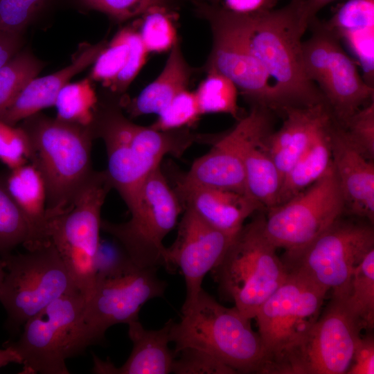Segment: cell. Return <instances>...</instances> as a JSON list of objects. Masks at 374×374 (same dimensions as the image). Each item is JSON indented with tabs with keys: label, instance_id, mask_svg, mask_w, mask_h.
<instances>
[{
	"label": "cell",
	"instance_id": "1",
	"mask_svg": "<svg viewBox=\"0 0 374 374\" xmlns=\"http://www.w3.org/2000/svg\"><path fill=\"white\" fill-rule=\"evenodd\" d=\"M304 0H290L283 7L253 12L250 47L273 83L278 112L288 107L325 103L317 85L306 76L301 20Z\"/></svg>",
	"mask_w": 374,
	"mask_h": 374
},
{
	"label": "cell",
	"instance_id": "2",
	"mask_svg": "<svg viewBox=\"0 0 374 374\" xmlns=\"http://www.w3.org/2000/svg\"><path fill=\"white\" fill-rule=\"evenodd\" d=\"M32 147L30 163L40 172L46 189L48 219L67 209L93 170L91 127L39 112L21 121Z\"/></svg>",
	"mask_w": 374,
	"mask_h": 374
},
{
	"label": "cell",
	"instance_id": "3",
	"mask_svg": "<svg viewBox=\"0 0 374 374\" xmlns=\"http://www.w3.org/2000/svg\"><path fill=\"white\" fill-rule=\"evenodd\" d=\"M176 355L186 348L203 350L236 373H260L264 350L258 332L234 306L226 308L203 288L195 303L181 311L170 332Z\"/></svg>",
	"mask_w": 374,
	"mask_h": 374
},
{
	"label": "cell",
	"instance_id": "4",
	"mask_svg": "<svg viewBox=\"0 0 374 374\" xmlns=\"http://www.w3.org/2000/svg\"><path fill=\"white\" fill-rule=\"evenodd\" d=\"M263 230V217L242 227L211 271L220 293L251 320L283 283L287 270Z\"/></svg>",
	"mask_w": 374,
	"mask_h": 374
},
{
	"label": "cell",
	"instance_id": "5",
	"mask_svg": "<svg viewBox=\"0 0 374 374\" xmlns=\"http://www.w3.org/2000/svg\"><path fill=\"white\" fill-rule=\"evenodd\" d=\"M194 3L197 13L208 21L213 34L205 71H215L231 80L251 107L278 112L271 78L250 47L253 12H234L220 3Z\"/></svg>",
	"mask_w": 374,
	"mask_h": 374
},
{
	"label": "cell",
	"instance_id": "6",
	"mask_svg": "<svg viewBox=\"0 0 374 374\" xmlns=\"http://www.w3.org/2000/svg\"><path fill=\"white\" fill-rule=\"evenodd\" d=\"M84 304L79 291L64 294L27 320L17 341L3 344L20 357V373H69L66 360L89 346L83 322Z\"/></svg>",
	"mask_w": 374,
	"mask_h": 374
},
{
	"label": "cell",
	"instance_id": "7",
	"mask_svg": "<svg viewBox=\"0 0 374 374\" xmlns=\"http://www.w3.org/2000/svg\"><path fill=\"white\" fill-rule=\"evenodd\" d=\"M112 188L105 170H93L71 205L48 222V239L85 301L95 290L94 260L100 239V213Z\"/></svg>",
	"mask_w": 374,
	"mask_h": 374
},
{
	"label": "cell",
	"instance_id": "8",
	"mask_svg": "<svg viewBox=\"0 0 374 374\" xmlns=\"http://www.w3.org/2000/svg\"><path fill=\"white\" fill-rule=\"evenodd\" d=\"M1 258L6 273L0 284V302L12 330H18L57 298L79 291L51 241L26 253L10 252Z\"/></svg>",
	"mask_w": 374,
	"mask_h": 374
},
{
	"label": "cell",
	"instance_id": "9",
	"mask_svg": "<svg viewBox=\"0 0 374 374\" xmlns=\"http://www.w3.org/2000/svg\"><path fill=\"white\" fill-rule=\"evenodd\" d=\"M183 208L158 167L146 177L131 218L126 222L101 220V230L115 238L139 268L167 269L163 240L177 225Z\"/></svg>",
	"mask_w": 374,
	"mask_h": 374
},
{
	"label": "cell",
	"instance_id": "10",
	"mask_svg": "<svg viewBox=\"0 0 374 374\" xmlns=\"http://www.w3.org/2000/svg\"><path fill=\"white\" fill-rule=\"evenodd\" d=\"M362 330L342 297L332 295L308 332L269 364L262 373H346Z\"/></svg>",
	"mask_w": 374,
	"mask_h": 374
},
{
	"label": "cell",
	"instance_id": "11",
	"mask_svg": "<svg viewBox=\"0 0 374 374\" xmlns=\"http://www.w3.org/2000/svg\"><path fill=\"white\" fill-rule=\"evenodd\" d=\"M308 28L311 35L302 43L305 75L320 90L333 120L343 126L373 100L374 88L360 76L341 39L324 21L315 17Z\"/></svg>",
	"mask_w": 374,
	"mask_h": 374
},
{
	"label": "cell",
	"instance_id": "12",
	"mask_svg": "<svg viewBox=\"0 0 374 374\" xmlns=\"http://www.w3.org/2000/svg\"><path fill=\"white\" fill-rule=\"evenodd\" d=\"M372 249L371 225L339 218L305 247L285 252L282 260L287 271L303 274L332 295L342 296L355 269Z\"/></svg>",
	"mask_w": 374,
	"mask_h": 374
},
{
	"label": "cell",
	"instance_id": "13",
	"mask_svg": "<svg viewBox=\"0 0 374 374\" xmlns=\"http://www.w3.org/2000/svg\"><path fill=\"white\" fill-rule=\"evenodd\" d=\"M327 292L303 274L287 271L255 316L264 350L259 373L308 332L321 313Z\"/></svg>",
	"mask_w": 374,
	"mask_h": 374
},
{
	"label": "cell",
	"instance_id": "14",
	"mask_svg": "<svg viewBox=\"0 0 374 374\" xmlns=\"http://www.w3.org/2000/svg\"><path fill=\"white\" fill-rule=\"evenodd\" d=\"M345 203L333 166L319 180L263 217V230L278 249H301L340 218Z\"/></svg>",
	"mask_w": 374,
	"mask_h": 374
},
{
	"label": "cell",
	"instance_id": "15",
	"mask_svg": "<svg viewBox=\"0 0 374 374\" xmlns=\"http://www.w3.org/2000/svg\"><path fill=\"white\" fill-rule=\"evenodd\" d=\"M157 270L136 267L124 274L96 281L83 311L89 346L101 343L112 326L139 319V312L147 301L164 295L167 284L157 276Z\"/></svg>",
	"mask_w": 374,
	"mask_h": 374
},
{
	"label": "cell",
	"instance_id": "16",
	"mask_svg": "<svg viewBox=\"0 0 374 374\" xmlns=\"http://www.w3.org/2000/svg\"><path fill=\"white\" fill-rule=\"evenodd\" d=\"M271 110L251 107L226 134L217 138L208 152L196 159L179 177L193 185L215 187L244 194V160L249 146L271 132Z\"/></svg>",
	"mask_w": 374,
	"mask_h": 374
},
{
	"label": "cell",
	"instance_id": "17",
	"mask_svg": "<svg viewBox=\"0 0 374 374\" xmlns=\"http://www.w3.org/2000/svg\"><path fill=\"white\" fill-rule=\"evenodd\" d=\"M184 210L177 238L166 248L167 269H180L185 280L186 298L181 311L195 303L205 276L219 265L236 235L217 230L191 210Z\"/></svg>",
	"mask_w": 374,
	"mask_h": 374
},
{
	"label": "cell",
	"instance_id": "18",
	"mask_svg": "<svg viewBox=\"0 0 374 374\" xmlns=\"http://www.w3.org/2000/svg\"><path fill=\"white\" fill-rule=\"evenodd\" d=\"M135 123L122 112L121 100L97 105L90 126L94 138L103 139L107 155L105 170L112 188L117 190L129 211L136 205L145 178L130 150Z\"/></svg>",
	"mask_w": 374,
	"mask_h": 374
},
{
	"label": "cell",
	"instance_id": "19",
	"mask_svg": "<svg viewBox=\"0 0 374 374\" xmlns=\"http://www.w3.org/2000/svg\"><path fill=\"white\" fill-rule=\"evenodd\" d=\"M330 139L332 166L347 209L353 215L374 220V166L348 141L332 118Z\"/></svg>",
	"mask_w": 374,
	"mask_h": 374
},
{
	"label": "cell",
	"instance_id": "20",
	"mask_svg": "<svg viewBox=\"0 0 374 374\" xmlns=\"http://www.w3.org/2000/svg\"><path fill=\"white\" fill-rule=\"evenodd\" d=\"M175 190L183 209L188 208L207 224L235 235L258 207L245 194L215 187L193 185L177 179Z\"/></svg>",
	"mask_w": 374,
	"mask_h": 374
},
{
	"label": "cell",
	"instance_id": "21",
	"mask_svg": "<svg viewBox=\"0 0 374 374\" xmlns=\"http://www.w3.org/2000/svg\"><path fill=\"white\" fill-rule=\"evenodd\" d=\"M283 115L284 121L279 130L269 132L262 140L282 179L331 118L326 103L288 107Z\"/></svg>",
	"mask_w": 374,
	"mask_h": 374
},
{
	"label": "cell",
	"instance_id": "22",
	"mask_svg": "<svg viewBox=\"0 0 374 374\" xmlns=\"http://www.w3.org/2000/svg\"><path fill=\"white\" fill-rule=\"evenodd\" d=\"M107 44L105 40L95 44H84L69 65L53 73L34 78L0 112V119L8 124L16 125L42 109L54 106L60 90L73 76L92 64Z\"/></svg>",
	"mask_w": 374,
	"mask_h": 374
},
{
	"label": "cell",
	"instance_id": "23",
	"mask_svg": "<svg viewBox=\"0 0 374 374\" xmlns=\"http://www.w3.org/2000/svg\"><path fill=\"white\" fill-rule=\"evenodd\" d=\"M6 183L28 226L29 236L24 247L31 251L49 242L46 189L39 170L30 162L9 170Z\"/></svg>",
	"mask_w": 374,
	"mask_h": 374
},
{
	"label": "cell",
	"instance_id": "24",
	"mask_svg": "<svg viewBox=\"0 0 374 374\" xmlns=\"http://www.w3.org/2000/svg\"><path fill=\"white\" fill-rule=\"evenodd\" d=\"M172 319L159 330L145 329L139 319L130 321L128 336L133 344L126 362L116 367L106 361L104 373L109 374H168L171 373L175 358L174 350L168 347Z\"/></svg>",
	"mask_w": 374,
	"mask_h": 374
},
{
	"label": "cell",
	"instance_id": "25",
	"mask_svg": "<svg viewBox=\"0 0 374 374\" xmlns=\"http://www.w3.org/2000/svg\"><path fill=\"white\" fill-rule=\"evenodd\" d=\"M193 69L186 61L178 39L170 50L166 64L157 78L131 100H121L132 117L159 114L172 98L187 89Z\"/></svg>",
	"mask_w": 374,
	"mask_h": 374
},
{
	"label": "cell",
	"instance_id": "26",
	"mask_svg": "<svg viewBox=\"0 0 374 374\" xmlns=\"http://www.w3.org/2000/svg\"><path fill=\"white\" fill-rule=\"evenodd\" d=\"M331 121L332 116L305 152L283 177L276 206L308 188L332 166Z\"/></svg>",
	"mask_w": 374,
	"mask_h": 374
},
{
	"label": "cell",
	"instance_id": "27",
	"mask_svg": "<svg viewBox=\"0 0 374 374\" xmlns=\"http://www.w3.org/2000/svg\"><path fill=\"white\" fill-rule=\"evenodd\" d=\"M265 136L254 141L246 152L244 194L259 210L268 211L276 205L282 177L263 146Z\"/></svg>",
	"mask_w": 374,
	"mask_h": 374
},
{
	"label": "cell",
	"instance_id": "28",
	"mask_svg": "<svg viewBox=\"0 0 374 374\" xmlns=\"http://www.w3.org/2000/svg\"><path fill=\"white\" fill-rule=\"evenodd\" d=\"M363 329L374 326V249L355 269L345 294L341 296Z\"/></svg>",
	"mask_w": 374,
	"mask_h": 374
},
{
	"label": "cell",
	"instance_id": "29",
	"mask_svg": "<svg viewBox=\"0 0 374 374\" xmlns=\"http://www.w3.org/2000/svg\"><path fill=\"white\" fill-rule=\"evenodd\" d=\"M98 103L89 80L69 82L60 90L56 98L54 105L57 110L56 118L90 127Z\"/></svg>",
	"mask_w": 374,
	"mask_h": 374
},
{
	"label": "cell",
	"instance_id": "30",
	"mask_svg": "<svg viewBox=\"0 0 374 374\" xmlns=\"http://www.w3.org/2000/svg\"><path fill=\"white\" fill-rule=\"evenodd\" d=\"M206 73V77L195 92L201 114L224 113L240 120L239 91L236 85L220 73Z\"/></svg>",
	"mask_w": 374,
	"mask_h": 374
},
{
	"label": "cell",
	"instance_id": "31",
	"mask_svg": "<svg viewBox=\"0 0 374 374\" xmlns=\"http://www.w3.org/2000/svg\"><path fill=\"white\" fill-rule=\"evenodd\" d=\"M44 64L28 50L19 51L0 68V112L37 77Z\"/></svg>",
	"mask_w": 374,
	"mask_h": 374
},
{
	"label": "cell",
	"instance_id": "32",
	"mask_svg": "<svg viewBox=\"0 0 374 374\" xmlns=\"http://www.w3.org/2000/svg\"><path fill=\"white\" fill-rule=\"evenodd\" d=\"M173 10L163 7H154L141 16L139 20V33L150 53H161L172 48L179 39Z\"/></svg>",
	"mask_w": 374,
	"mask_h": 374
},
{
	"label": "cell",
	"instance_id": "33",
	"mask_svg": "<svg viewBox=\"0 0 374 374\" xmlns=\"http://www.w3.org/2000/svg\"><path fill=\"white\" fill-rule=\"evenodd\" d=\"M28 236L26 220L7 188L6 173H0V256L24 246Z\"/></svg>",
	"mask_w": 374,
	"mask_h": 374
},
{
	"label": "cell",
	"instance_id": "34",
	"mask_svg": "<svg viewBox=\"0 0 374 374\" xmlns=\"http://www.w3.org/2000/svg\"><path fill=\"white\" fill-rule=\"evenodd\" d=\"M130 55L129 26L121 29L101 51L91 71V79L109 88L127 65Z\"/></svg>",
	"mask_w": 374,
	"mask_h": 374
},
{
	"label": "cell",
	"instance_id": "35",
	"mask_svg": "<svg viewBox=\"0 0 374 374\" xmlns=\"http://www.w3.org/2000/svg\"><path fill=\"white\" fill-rule=\"evenodd\" d=\"M195 92L183 90L159 114L150 127L157 130H170L192 126L201 116Z\"/></svg>",
	"mask_w": 374,
	"mask_h": 374
},
{
	"label": "cell",
	"instance_id": "36",
	"mask_svg": "<svg viewBox=\"0 0 374 374\" xmlns=\"http://www.w3.org/2000/svg\"><path fill=\"white\" fill-rule=\"evenodd\" d=\"M84 8L95 10L118 22L142 16L154 7L176 8L178 0H78Z\"/></svg>",
	"mask_w": 374,
	"mask_h": 374
},
{
	"label": "cell",
	"instance_id": "37",
	"mask_svg": "<svg viewBox=\"0 0 374 374\" xmlns=\"http://www.w3.org/2000/svg\"><path fill=\"white\" fill-rule=\"evenodd\" d=\"M31 156V143L25 130L0 119V161L12 170L29 163Z\"/></svg>",
	"mask_w": 374,
	"mask_h": 374
},
{
	"label": "cell",
	"instance_id": "38",
	"mask_svg": "<svg viewBox=\"0 0 374 374\" xmlns=\"http://www.w3.org/2000/svg\"><path fill=\"white\" fill-rule=\"evenodd\" d=\"M340 126V125H339ZM348 141L368 159L374 157V101L362 107L341 126Z\"/></svg>",
	"mask_w": 374,
	"mask_h": 374
},
{
	"label": "cell",
	"instance_id": "39",
	"mask_svg": "<svg viewBox=\"0 0 374 374\" xmlns=\"http://www.w3.org/2000/svg\"><path fill=\"white\" fill-rule=\"evenodd\" d=\"M96 283L124 274L136 266L122 245L114 238L100 239L94 260Z\"/></svg>",
	"mask_w": 374,
	"mask_h": 374
},
{
	"label": "cell",
	"instance_id": "40",
	"mask_svg": "<svg viewBox=\"0 0 374 374\" xmlns=\"http://www.w3.org/2000/svg\"><path fill=\"white\" fill-rule=\"evenodd\" d=\"M47 0H0V29L21 34Z\"/></svg>",
	"mask_w": 374,
	"mask_h": 374
},
{
	"label": "cell",
	"instance_id": "41",
	"mask_svg": "<svg viewBox=\"0 0 374 374\" xmlns=\"http://www.w3.org/2000/svg\"><path fill=\"white\" fill-rule=\"evenodd\" d=\"M174 360L172 373L176 374H234L233 369L210 354L193 348H186Z\"/></svg>",
	"mask_w": 374,
	"mask_h": 374
},
{
	"label": "cell",
	"instance_id": "42",
	"mask_svg": "<svg viewBox=\"0 0 374 374\" xmlns=\"http://www.w3.org/2000/svg\"><path fill=\"white\" fill-rule=\"evenodd\" d=\"M129 42L130 55L128 62L108 88L116 94H121L126 91L145 63L149 53L139 31L134 26H129Z\"/></svg>",
	"mask_w": 374,
	"mask_h": 374
},
{
	"label": "cell",
	"instance_id": "43",
	"mask_svg": "<svg viewBox=\"0 0 374 374\" xmlns=\"http://www.w3.org/2000/svg\"><path fill=\"white\" fill-rule=\"evenodd\" d=\"M346 373H374V341L372 336L360 337Z\"/></svg>",
	"mask_w": 374,
	"mask_h": 374
},
{
	"label": "cell",
	"instance_id": "44",
	"mask_svg": "<svg viewBox=\"0 0 374 374\" xmlns=\"http://www.w3.org/2000/svg\"><path fill=\"white\" fill-rule=\"evenodd\" d=\"M21 44V34L0 29V68L19 51Z\"/></svg>",
	"mask_w": 374,
	"mask_h": 374
},
{
	"label": "cell",
	"instance_id": "45",
	"mask_svg": "<svg viewBox=\"0 0 374 374\" xmlns=\"http://www.w3.org/2000/svg\"><path fill=\"white\" fill-rule=\"evenodd\" d=\"M223 6L230 10L242 13L273 8L269 0H224Z\"/></svg>",
	"mask_w": 374,
	"mask_h": 374
},
{
	"label": "cell",
	"instance_id": "46",
	"mask_svg": "<svg viewBox=\"0 0 374 374\" xmlns=\"http://www.w3.org/2000/svg\"><path fill=\"white\" fill-rule=\"evenodd\" d=\"M337 0H304L301 7V20L308 28V23L317 17L318 12L326 6Z\"/></svg>",
	"mask_w": 374,
	"mask_h": 374
},
{
	"label": "cell",
	"instance_id": "47",
	"mask_svg": "<svg viewBox=\"0 0 374 374\" xmlns=\"http://www.w3.org/2000/svg\"><path fill=\"white\" fill-rule=\"evenodd\" d=\"M10 363L21 364V359L18 354L9 347L0 349V367L5 366Z\"/></svg>",
	"mask_w": 374,
	"mask_h": 374
},
{
	"label": "cell",
	"instance_id": "48",
	"mask_svg": "<svg viewBox=\"0 0 374 374\" xmlns=\"http://www.w3.org/2000/svg\"><path fill=\"white\" fill-rule=\"evenodd\" d=\"M5 273H6V270H5L4 262L3 261L1 258H0V284L3 279Z\"/></svg>",
	"mask_w": 374,
	"mask_h": 374
},
{
	"label": "cell",
	"instance_id": "49",
	"mask_svg": "<svg viewBox=\"0 0 374 374\" xmlns=\"http://www.w3.org/2000/svg\"><path fill=\"white\" fill-rule=\"evenodd\" d=\"M193 2H207L210 3H220V0H193Z\"/></svg>",
	"mask_w": 374,
	"mask_h": 374
},
{
	"label": "cell",
	"instance_id": "50",
	"mask_svg": "<svg viewBox=\"0 0 374 374\" xmlns=\"http://www.w3.org/2000/svg\"><path fill=\"white\" fill-rule=\"evenodd\" d=\"M277 1V0H269V3H270V5L273 8L274 6L276 4V2Z\"/></svg>",
	"mask_w": 374,
	"mask_h": 374
}]
</instances>
